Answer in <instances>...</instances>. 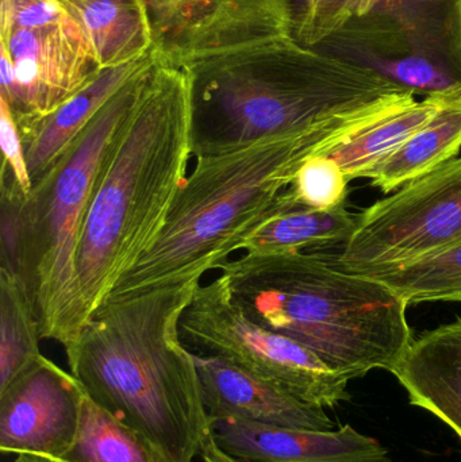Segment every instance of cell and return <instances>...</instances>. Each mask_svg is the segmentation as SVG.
<instances>
[{
    "mask_svg": "<svg viewBox=\"0 0 461 462\" xmlns=\"http://www.w3.org/2000/svg\"><path fill=\"white\" fill-rule=\"evenodd\" d=\"M414 97L401 92L305 132L199 157L179 191L167 226L107 299L130 298L200 280L206 272L221 268L257 230L303 206L292 191V183L306 160L335 148Z\"/></svg>",
    "mask_w": 461,
    "mask_h": 462,
    "instance_id": "1",
    "label": "cell"
},
{
    "mask_svg": "<svg viewBox=\"0 0 461 462\" xmlns=\"http://www.w3.org/2000/svg\"><path fill=\"white\" fill-rule=\"evenodd\" d=\"M200 280L107 299L67 355L87 396L134 429L167 462L199 460L211 434L202 385L179 320Z\"/></svg>",
    "mask_w": 461,
    "mask_h": 462,
    "instance_id": "2",
    "label": "cell"
},
{
    "mask_svg": "<svg viewBox=\"0 0 461 462\" xmlns=\"http://www.w3.org/2000/svg\"><path fill=\"white\" fill-rule=\"evenodd\" d=\"M191 157L189 76L156 60L103 162L81 230L76 255L80 330L167 226Z\"/></svg>",
    "mask_w": 461,
    "mask_h": 462,
    "instance_id": "3",
    "label": "cell"
},
{
    "mask_svg": "<svg viewBox=\"0 0 461 462\" xmlns=\"http://www.w3.org/2000/svg\"><path fill=\"white\" fill-rule=\"evenodd\" d=\"M191 97L192 156L226 153L409 92L370 70L300 45L294 35L183 68Z\"/></svg>",
    "mask_w": 461,
    "mask_h": 462,
    "instance_id": "4",
    "label": "cell"
},
{
    "mask_svg": "<svg viewBox=\"0 0 461 462\" xmlns=\"http://www.w3.org/2000/svg\"><path fill=\"white\" fill-rule=\"evenodd\" d=\"M219 269L251 319L300 342L348 382L394 371L413 342L409 304L324 250L245 252Z\"/></svg>",
    "mask_w": 461,
    "mask_h": 462,
    "instance_id": "5",
    "label": "cell"
},
{
    "mask_svg": "<svg viewBox=\"0 0 461 462\" xmlns=\"http://www.w3.org/2000/svg\"><path fill=\"white\" fill-rule=\"evenodd\" d=\"M156 60L152 53L106 102L24 202L27 273L41 338L59 342L65 352L81 333L76 312V255L95 184Z\"/></svg>",
    "mask_w": 461,
    "mask_h": 462,
    "instance_id": "6",
    "label": "cell"
},
{
    "mask_svg": "<svg viewBox=\"0 0 461 462\" xmlns=\"http://www.w3.org/2000/svg\"><path fill=\"white\" fill-rule=\"evenodd\" d=\"M316 51L422 97H461V0H381Z\"/></svg>",
    "mask_w": 461,
    "mask_h": 462,
    "instance_id": "7",
    "label": "cell"
},
{
    "mask_svg": "<svg viewBox=\"0 0 461 462\" xmlns=\"http://www.w3.org/2000/svg\"><path fill=\"white\" fill-rule=\"evenodd\" d=\"M179 334L194 355L221 358L311 406L335 409L349 398L348 380L300 342L251 319L222 276L198 287Z\"/></svg>",
    "mask_w": 461,
    "mask_h": 462,
    "instance_id": "8",
    "label": "cell"
},
{
    "mask_svg": "<svg viewBox=\"0 0 461 462\" xmlns=\"http://www.w3.org/2000/svg\"><path fill=\"white\" fill-rule=\"evenodd\" d=\"M78 24L57 0L0 14V97L18 129L56 111L100 72Z\"/></svg>",
    "mask_w": 461,
    "mask_h": 462,
    "instance_id": "9",
    "label": "cell"
},
{
    "mask_svg": "<svg viewBox=\"0 0 461 462\" xmlns=\"http://www.w3.org/2000/svg\"><path fill=\"white\" fill-rule=\"evenodd\" d=\"M461 242V157L357 214L335 254L344 271L375 277Z\"/></svg>",
    "mask_w": 461,
    "mask_h": 462,
    "instance_id": "10",
    "label": "cell"
},
{
    "mask_svg": "<svg viewBox=\"0 0 461 462\" xmlns=\"http://www.w3.org/2000/svg\"><path fill=\"white\" fill-rule=\"evenodd\" d=\"M159 61L184 68L294 30L295 0H145Z\"/></svg>",
    "mask_w": 461,
    "mask_h": 462,
    "instance_id": "11",
    "label": "cell"
},
{
    "mask_svg": "<svg viewBox=\"0 0 461 462\" xmlns=\"http://www.w3.org/2000/svg\"><path fill=\"white\" fill-rule=\"evenodd\" d=\"M86 398L70 372L41 355L0 391V452L59 460L75 441Z\"/></svg>",
    "mask_w": 461,
    "mask_h": 462,
    "instance_id": "12",
    "label": "cell"
},
{
    "mask_svg": "<svg viewBox=\"0 0 461 462\" xmlns=\"http://www.w3.org/2000/svg\"><path fill=\"white\" fill-rule=\"evenodd\" d=\"M211 434L238 462H390L378 439L351 425L310 430L225 418L211 420Z\"/></svg>",
    "mask_w": 461,
    "mask_h": 462,
    "instance_id": "13",
    "label": "cell"
},
{
    "mask_svg": "<svg viewBox=\"0 0 461 462\" xmlns=\"http://www.w3.org/2000/svg\"><path fill=\"white\" fill-rule=\"evenodd\" d=\"M194 356L210 420L233 418L284 428L336 429L325 409L305 403L221 358Z\"/></svg>",
    "mask_w": 461,
    "mask_h": 462,
    "instance_id": "14",
    "label": "cell"
},
{
    "mask_svg": "<svg viewBox=\"0 0 461 462\" xmlns=\"http://www.w3.org/2000/svg\"><path fill=\"white\" fill-rule=\"evenodd\" d=\"M392 374L410 404L435 415L461 442V318L413 339Z\"/></svg>",
    "mask_w": 461,
    "mask_h": 462,
    "instance_id": "15",
    "label": "cell"
},
{
    "mask_svg": "<svg viewBox=\"0 0 461 462\" xmlns=\"http://www.w3.org/2000/svg\"><path fill=\"white\" fill-rule=\"evenodd\" d=\"M152 53L153 51L138 61L100 70L94 80L56 111L19 130L32 187L45 178L97 111L151 59Z\"/></svg>",
    "mask_w": 461,
    "mask_h": 462,
    "instance_id": "16",
    "label": "cell"
},
{
    "mask_svg": "<svg viewBox=\"0 0 461 462\" xmlns=\"http://www.w3.org/2000/svg\"><path fill=\"white\" fill-rule=\"evenodd\" d=\"M78 24L100 69L138 61L153 51L145 0H57Z\"/></svg>",
    "mask_w": 461,
    "mask_h": 462,
    "instance_id": "17",
    "label": "cell"
},
{
    "mask_svg": "<svg viewBox=\"0 0 461 462\" xmlns=\"http://www.w3.org/2000/svg\"><path fill=\"white\" fill-rule=\"evenodd\" d=\"M454 99L456 97H429L422 100L411 97L365 125L324 154L340 165L349 181L365 178L373 168L394 153Z\"/></svg>",
    "mask_w": 461,
    "mask_h": 462,
    "instance_id": "18",
    "label": "cell"
},
{
    "mask_svg": "<svg viewBox=\"0 0 461 462\" xmlns=\"http://www.w3.org/2000/svg\"><path fill=\"white\" fill-rule=\"evenodd\" d=\"M461 149V97L444 106L401 148L370 171L365 179L384 194L456 159Z\"/></svg>",
    "mask_w": 461,
    "mask_h": 462,
    "instance_id": "19",
    "label": "cell"
},
{
    "mask_svg": "<svg viewBox=\"0 0 461 462\" xmlns=\"http://www.w3.org/2000/svg\"><path fill=\"white\" fill-rule=\"evenodd\" d=\"M357 214L344 206L332 210L300 206L257 230L244 245V252H298L343 246L354 233Z\"/></svg>",
    "mask_w": 461,
    "mask_h": 462,
    "instance_id": "20",
    "label": "cell"
},
{
    "mask_svg": "<svg viewBox=\"0 0 461 462\" xmlns=\"http://www.w3.org/2000/svg\"><path fill=\"white\" fill-rule=\"evenodd\" d=\"M54 462H167L138 431L87 396L72 447Z\"/></svg>",
    "mask_w": 461,
    "mask_h": 462,
    "instance_id": "21",
    "label": "cell"
},
{
    "mask_svg": "<svg viewBox=\"0 0 461 462\" xmlns=\"http://www.w3.org/2000/svg\"><path fill=\"white\" fill-rule=\"evenodd\" d=\"M40 319L23 282L0 272V391L40 358Z\"/></svg>",
    "mask_w": 461,
    "mask_h": 462,
    "instance_id": "22",
    "label": "cell"
},
{
    "mask_svg": "<svg viewBox=\"0 0 461 462\" xmlns=\"http://www.w3.org/2000/svg\"><path fill=\"white\" fill-rule=\"evenodd\" d=\"M406 303L457 301L461 303V242L375 277Z\"/></svg>",
    "mask_w": 461,
    "mask_h": 462,
    "instance_id": "23",
    "label": "cell"
},
{
    "mask_svg": "<svg viewBox=\"0 0 461 462\" xmlns=\"http://www.w3.org/2000/svg\"><path fill=\"white\" fill-rule=\"evenodd\" d=\"M0 181V272L15 277L30 291L23 213L29 195L7 173L2 172Z\"/></svg>",
    "mask_w": 461,
    "mask_h": 462,
    "instance_id": "24",
    "label": "cell"
},
{
    "mask_svg": "<svg viewBox=\"0 0 461 462\" xmlns=\"http://www.w3.org/2000/svg\"><path fill=\"white\" fill-rule=\"evenodd\" d=\"M349 180L340 165L324 153L303 162L292 183L297 199L303 206L332 210L346 202Z\"/></svg>",
    "mask_w": 461,
    "mask_h": 462,
    "instance_id": "25",
    "label": "cell"
},
{
    "mask_svg": "<svg viewBox=\"0 0 461 462\" xmlns=\"http://www.w3.org/2000/svg\"><path fill=\"white\" fill-rule=\"evenodd\" d=\"M364 8L365 0H295L292 34L300 45L316 48Z\"/></svg>",
    "mask_w": 461,
    "mask_h": 462,
    "instance_id": "26",
    "label": "cell"
},
{
    "mask_svg": "<svg viewBox=\"0 0 461 462\" xmlns=\"http://www.w3.org/2000/svg\"><path fill=\"white\" fill-rule=\"evenodd\" d=\"M0 145H2V172L7 173L26 195L32 192V184L24 157L21 132L5 100L0 97Z\"/></svg>",
    "mask_w": 461,
    "mask_h": 462,
    "instance_id": "27",
    "label": "cell"
},
{
    "mask_svg": "<svg viewBox=\"0 0 461 462\" xmlns=\"http://www.w3.org/2000/svg\"><path fill=\"white\" fill-rule=\"evenodd\" d=\"M200 462H238L235 458L230 457L227 453H225L221 448L214 441L213 434L207 437L205 445H203L202 453L199 457Z\"/></svg>",
    "mask_w": 461,
    "mask_h": 462,
    "instance_id": "28",
    "label": "cell"
},
{
    "mask_svg": "<svg viewBox=\"0 0 461 462\" xmlns=\"http://www.w3.org/2000/svg\"><path fill=\"white\" fill-rule=\"evenodd\" d=\"M24 2H32V0H2V3H0V14L10 13L16 5H21V3Z\"/></svg>",
    "mask_w": 461,
    "mask_h": 462,
    "instance_id": "29",
    "label": "cell"
},
{
    "mask_svg": "<svg viewBox=\"0 0 461 462\" xmlns=\"http://www.w3.org/2000/svg\"><path fill=\"white\" fill-rule=\"evenodd\" d=\"M14 462H54L48 460V458L40 457V456L32 455H21L16 456L15 461Z\"/></svg>",
    "mask_w": 461,
    "mask_h": 462,
    "instance_id": "30",
    "label": "cell"
},
{
    "mask_svg": "<svg viewBox=\"0 0 461 462\" xmlns=\"http://www.w3.org/2000/svg\"><path fill=\"white\" fill-rule=\"evenodd\" d=\"M381 2V0H365V8L364 11L367 10L368 7H370L371 5H373V3Z\"/></svg>",
    "mask_w": 461,
    "mask_h": 462,
    "instance_id": "31",
    "label": "cell"
}]
</instances>
